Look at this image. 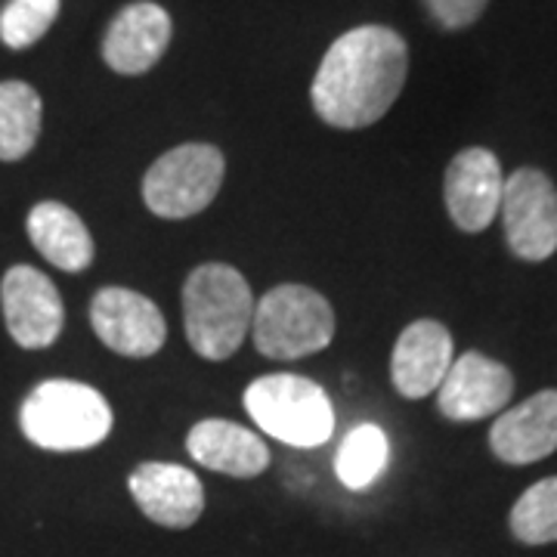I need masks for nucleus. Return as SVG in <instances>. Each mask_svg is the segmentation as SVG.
I'll use <instances>...</instances> for the list:
<instances>
[{"label": "nucleus", "mask_w": 557, "mask_h": 557, "mask_svg": "<svg viewBox=\"0 0 557 557\" xmlns=\"http://www.w3.org/2000/svg\"><path fill=\"white\" fill-rule=\"evenodd\" d=\"M409 72V47L387 25H359L341 35L319 62L310 100L338 131H362L397 102Z\"/></svg>", "instance_id": "obj_1"}, {"label": "nucleus", "mask_w": 557, "mask_h": 557, "mask_svg": "<svg viewBox=\"0 0 557 557\" xmlns=\"http://www.w3.org/2000/svg\"><path fill=\"white\" fill-rule=\"evenodd\" d=\"M255 298L236 267L201 263L183 285V325L201 359H230L251 329Z\"/></svg>", "instance_id": "obj_2"}, {"label": "nucleus", "mask_w": 557, "mask_h": 557, "mask_svg": "<svg viewBox=\"0 0 557 557\" xmlns=\"http://www.w3.org/2000/svg\"><path fill=\"white\" fill-rule=\"evenodd\" d=\"M20 428L38 449L81 453L100 446L112 434V406L90 384L69 379L40 381L22 399Z\"/></svg>", "instance_id": "obj_3"}, {"label": "nucleus", "mask_w": 557, "mask_h": 557, "mask_svg": "<svg viewBox=\"0 0 557 557\" xmlns=\"http://www.w3.org/2000/svg\"><path fill=\"white\" fill-rule=\"evenodd\" d=\"M245 409L263 434L298 449L322 446L335 434V409L325 387L295 372L263 375L248 384Z\"/></svg>", "instance_id": "obj_4"}, {"label": "nucleus", "mask_w": 557, "mask_h": 557, "mask_svg": "<svg viewBox=\"0 0 557 557\" xmlns=\"http://www.w3.org/2000/svg\"><path fill=\"white\" fill-rule=\"evenodd\" d=\"M251 332L267 359L313 357L335 338V310L317 288L288 282L258 300Z\"/></svg>", "instance_id": "obj_5"}, {"label": "nucleus", "mask_w": 557, "mask_h": 557, "mask_svg": "<svg viewBox=\"0 0 557 557\" xmlns=\"http://www.w3.org/2000/svg\"><path fill=\"white\" fill-rule=\"evenodd\" d=\"M226 174V159L211 143H183L161 156L143 177L146 208L164 220L201 214L218 199Z\"/></svg>", "instance_id": "obj_6"}, {"label": "nucleus", "mask_w": 557, "mask_h": 557, "mask_svg": "<svg viewBox=\"0 0 557 557\" xmlns=\"http://www.w3.org/2000/svg\"><path fill=\"white\" fill-rule=\"evenodd\" d=\"M505 242L520 260H548L557 251V189L539 168H520L502 189Z\"/></svg>", "instance_id": "obj_7"}, {"label": "nucleus", "mask_w": 557, "mask_h": 557, "mask_svg": "<svg viewBox=\"0 0 557 557\" xmlns=\"http://www.w3.org/2000/svg\"><path fill=\"white\" fill-rule=\"evenodd\" d=\"M0 307L7 332L22 350H47L62 335L65 307L60 288L53 285V278L28 263H16L3 273Z\"/></svg>", "instance_id": "obj_8"}, {"label": "nucleus", "mask_w": 557, "mask_h": 557, "mask_svg": "<svg viewBox=\"0 0 557 557\" xmlns=\"http://www.w3.org/2000/svg\"><path fill=\"white\" fill-rule=\"evenodd\" d=\"M90 325L109 350L131 359L156 357L168 341V322L156 300L119 285L94 295Z\"/></svg>", "instance_id": "obj_9"}, {"label": "nucleus", "mask_w": 557, "mask_h": 557, "mask_svg": "<svg viewBox=\"0 0 557 557\" xmlns=\"http://www.w3.org/2000/svg\"><path fill=\"white\" fill-rule=\"evenodd\" d=\"M502 189H505L502 164L483 146L461 149L446 168L443 199L449 218L461 233H483L486 226H493L502 205Z\"/></svg>", "instance_id": "obj_10"}, {"label": "nucleus", "mask_w": 557, "mask_h": 557, "mask_svg": "<svg viewBox=\"0 0 557 557\" xmlns=\"http://www.w3.org/2000/svg\"><path fill=\"white\" fill-rule=\"evenodd\" d=\"M515 394V375L508 366L468 350L453 359L446 379L437 387V406L449 421H480L502 412Z\"/></svg>", "instance_id": "obj_11"}, {"label": "nucleus", "mask_w": 557, "mask_h": 557, "mask_svg": "<svg viewBox=\"0 0 557 557\" xmlns=\"http://www.w3.org/2000/svg\"><path fill=\"white\" fill-rule=\"evenodd\" d=\"M127 490L139 511L168 530H186L205 511V486L199 474L171 461H146L131 471Z\"/></svg>", "instance_id": "obj_12"}, {"label": "nucleus", "mask_w": 557, "mask_h": 557, "mask_svg": "<svg viewBox=\"0 0 557 557\" xmlns=\"http://www.w3.org/2000/svg\"><path fill=\"white\" fill-rule=\"evenodd\" d=\"M171 28V16L159 3H127L102 38V60L119 75H143L164 57Z\"/></svg>", "instance_id": "obj_13"}, {"label": "nucleus", "mask_w": 557, "mask_h": 557, "mask_svg": "<svg viewBox=\"0 0 557 557\" xmlns=\"http://www.w3.org/2000/svg\"><path fill=\"white\" fill-rule=\"evenodd\" d=\"M453 335L437 319H416L403 329L391 357V381L406 399L437 394L453 366Z\"/></svg>", "instance_id": "obj_14"}, {"label": "nucleus", "mask_w": 557, "mask_h": 557, "mask_svg": "<svg viewBox=\"0 0 557 557\" xmlns=\"http://www.w3.org/2000/svg\"><path fill=\"white\" fill-rule=\"evenodd\" d=\"M490 446L508 465H533L557 449V391H539L502 412L490 428Z\"/></svg>", "instance_id": "obj_15"}, {"label": "nucleus", "mask_w": 557, "mask_h": 557, "mask_svg": "<svg viewBox=\"0 0 557 557\" xmlns=\"http://www.w3.org/2000/svg\"><path fill=\"white\" fill-rule=\"evenodd\" d=\"M186 453L201 468L226 478H258L270 468V449L263 437L226 418H205L193 424V431L186 434Z\"/></svg>", "instance_id": "obj_16"}, {"label": "nucleus", "mask_w": 557, "mask_h": 557, "mask_svg": "<svg viewBox=\"0 0 557 557\" xmlns=\"http://www.w3.org/2000/svg\"><path fill=\"white\" fill-rule=\"evenodd\" d=\"M25 230L40 258L62 273H84L97 258V245L87 223L62 201H38L28 211Z\"/></svg>", "instance_id": "obj_17"}, {"label": "nucleus", "mask_w": 557, "mask_h": 557, "mask_svg": "<svg viewBox=\"0 0 557 557\" xmlns=\"http://www.w3.org/2000/svg\"><path fill=\"white\" fill-rule=\"evenodd\" d=\"M44 102L25 81H0V161H22L40 137Z\"/></svg>", "instance_id": "obj_18"}, {"label": "nucleus", "mask_w": 557, "mask_h": 557, "mask_svg": "<svg viewBox=\"0 0 557 557\" xmlns=\"http://www.w3.org/2000/svg\"><path fill=\"white\" fill-rule=\"evenodd\" d=\"M387 456H391L387 434L381 431L379 424H359L341 443L338 456H335V471H338L344 486L366 490L387 468Z\"/></svg>", "instance_id": "obj_19"}, {"label": "nucleus", "mask_w": 557, "mask_h": 557, "mask_svg": "<svg viewBox=\"0 0 557 557\" xmlns=\"http://www.w3.org/2000/svg\"><path fill=\"white\" fill-rule=\"evenodd\" d=\"M511 533L523 545L557 542V478L533 483L511 508Z\"/></svg>", "instance_id": "obj_20"}, {"label": "nucleus", "mask_w": 557, "mask_h": 557, "mask_svg": "<svg viewBox=\"0 0 557 557\" xmlns=\"http://www.w3.org/2000/svg\"><path fill=\"white\" fill-rule=\"evenodd\" d=\"M60 7V0H10L0 13V40L10 50H28L50 32Z\"/></svg>", "instance_id": "obj_21"}, {"label": "nucleus", "mask_w": 557, "mask_h": 557, "mask_svg": "<svg viewBox=\"0 0 557 557\" xmlns=\"http://www.w3.org/2000/svg\"><path fill=\"white\" fill-rule=\"evenodd\" d=\"M424 3H428V13L437 20V25L458 32V28L474 25L483 16L490 0H424Z\"/></svg>", "instance_id": "obj_22"}]
</instances>
